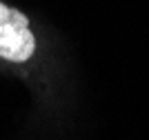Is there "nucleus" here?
<instances>
[{"label": "nucleus", "instance_id": "1", "mask_svg": "<svg viewBox=\"0 0 149 140\" xmlns=\"http://www.w3.org/2000/svg\"><path fill=\"white\" fill-rule=\"evenodd\" d=\"M33 54H36V36L29 27V18L0 0V58L22 65L31 60Z\"/></svg>", "mask_w": 149, "mask_h": 140}]
</instances>
